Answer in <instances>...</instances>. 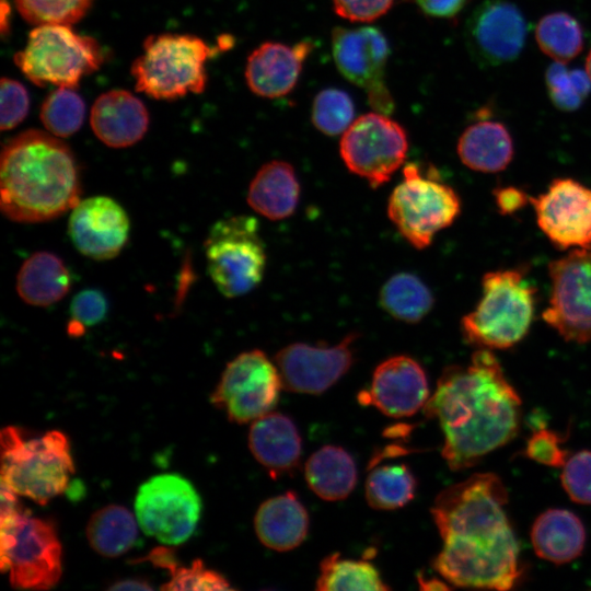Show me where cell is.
<instances>
[{"label":"cell","mask_w":591,"mask_h":591,"mask_svg":"<svg viewBox=\"0 0 591 591\" xmlns=\"http://www.w3.org/2000/svg\"><path fill=\"white\" fill-rule=\"evenodd\" d=\"M508 493L493 473H476L444 488L431 507L443 546L436 571L455 587L509 590L521 568L506 513Z\"/></svg>","instance_id":"obj_1"},{"label":"cell","mask_w":591,"mask_h":591,"mask_svg":"<svg viewBox=\"0 0 591 591\" xmlns=\"http://www.w3.org/2000/svg\"><path fill=\"white\" fill-rule=\"evenodd\" d=\"M424 409L441 427L447 464L461 471L517 436L521 398L495 355L478 348L468 364L444 369Z\"/></svg>","instance_id":"obj_2"},{"label":"cell","mask_w":591,"mask_h":591,"mask_svg":"<svg viewBox=\"0 0 591 591\" xmlns=\"http://www.w3.org/2000/svg\"><path fill=\"white\" fill-rule=\"evenodd\" d=\"M81 182L76 158L57 137L27 130L10 139L0 160V207L14 222L56 219L79 201Z\"/></svg>","instance_id":"obj_3"},{"label":"cell","mask_w":591,"mask_h":591,"mask_svg":"<svg viewBox=\"0 0 591 591\" xmlns=\"http://www.w3.org/2000/svg\"><path fill=\"white\" fill-rule=\"evenodd\" d=\"M1 484L0 567L13 588L48 590L62 572L61 544L53 522L33 517Z\"/></svg>","instance_id":"obj_4"},{"label":"cell","mask_w":591,"mask_h":591,"mask_svg":"<svg viewBox=\"0 0 591 591\" xmlns=\"http://www.w3.org/2000/svg\"><path fill=\"white\" fill-rule=\"evenodd\" d=\"M1 441V482L38 505L63 493L74 472L65 433L49 430L31 437L15 426L4 427Z\"/></svg>","instance_id":"obj_5"},{"label":"cell","mask_w":591,"mask_h":591,"mask_svg":"<svg viewBox=\"0 0 591 591\" xmlns=\"http://www.w3.org/2000/svg\"><path fill=\"white\" fill-rule=\"evenodd\" d=\"M482 288L478 304L461 321L463 337L478 348L508 349L530 329L536 289L519 269L488 271Z\"/></svg>","instance_id":"obj_6"},{"label":"cell","mask_w":591,"mask_h":591,"mask_svg":"<svg viewBox=\"0 0 591 591\" xmlns=\"http://www.w3.org/2000/svg\"><path fill=\"white\" fill-rule=\"evenodd\" d=\"M211 48L193 35L162 34L147 38L143 54L131 66L136 89L159 100L201 93L205 63Z\"/></svg>","instance_id":"obj_7"},{"label":"cell","mask_w":591,"mask_h":591,"mask_svg":"<svg viewBox=\"0 0 591 591\" xmlns=\"http://www.w3.org/2000/svg\"><path fill=\"white\" fill-rule=\"evenodd\" d=\"M204 247L207 271L224 297L246 294L262 281L267 255L256 218L220 219L210 228Z\"/></svg>","instance_id":"obj_8"},{"label":"cell","mask_w":591,"mask_h":591,"mask_svg":"<svg viewBox=\"0 0 591 591\" xmlns=\"http://www.w3.org/2000/svg\"><path fill=\"white\" fill-rule=\"evenodd\" d=\"M103 57L95 39L74 33L70 25L45 24L30 33L14 61L36 85L76 88L84 76L100 68Z\"/></svg>","instance_id":"obj_9"},{"label":"cell","mask_w":591,"mask_h":591,"mask_svg":"<svg viewBox=\"0 0 591 591\" xmlns=\"http://www.w3.org/2000/svg\"><path fill=\"white\" fill-rule=\"evenodd\" d=\"M403 176L390 195L387 216L410 245L424 250L459 217L461 200L451 186L424 175L416 163L406 164Z\"/></svg>","instance_id":"obj_10"},{"label":"cell","mask_w":591,"mask_h":591,"mask_svg":"<svg viewBox=\"0 0 591 591\" xmlns=\"http://www.w3.org/2000/svg\"><path fill=\"white\" fill-rule=\"evenodd\" d=\"M201 512L193 484L175 473L144 482L135 499V514L143 533L161 543L177 545L190 537Z\"/></svg>","instance_id":"obj_11"},{"label":"cell","mask_w":591,"mask_h":591,"mask_svg":"<svg viewBox=\"0 0 591 591\" xmlns=\"http://www.w3.org/2000/svg\"><path fill=\"white\" fill-rule=\"evenodd\" d=\"M282 387L276 363L262 350L253 349L227 364L210 402L229 420L246 424L270 413Z\"/></svg>","instance_id":"obj_12"},{"label":"cell","mask_w":591,"mask_h":591,"mask_svg":"<svg viewBox=\"0 0 591 591\" xmlns=\"http://www.w3.org/2000/svg\"><path fill=\"white\" fill-rule=\"evenodd\" d=\"M405 129L383 113H368L346 129L340 155L348 170L376 188L389 182L406 159Z\"/></svg>","instance_id":"obj_13"},{"label":"cell","mask_w":591,"mask_h":591,"mask_svg":"<svg viewBox=\"0 0 591 591\" xmlns=\"http://www.w3.org/2000/svg\"><path fill=\"white\" fill-rule=\"evenodd\" d=\"M551 298L543 320L565 340H591V246L572 248L548 264Z\"/></svg>","instance_id":"obj_14"},{"label":"cell","mask_w":591,"mask_h":591,"mask_svg":"<svg viewBox=\"0 0 591 591\" xmlns=\"http://www.w3.org/2000/svg\"><path fill=\"white\" fill-rule=\"evenodd\" d=\"M332 51L339 72L366 91L370 106L379 113H392L394 100L384 81L390 46L383 33L371 26L336 27Z\"/></svg>","instance_id":"obj_15"},{"label":"cell","mask_w":591,"mask_h":591,"mask_svg":"<svg viewBox=\"0 0 591 591\" xmlns=\"http://www.w3.org/2000/svg\"><path fill=\"white\" fill-rule=\"evenodd\" d=\"M537 225L558 248L591 246V189L572 178H555L530 197Z\"/></svg>","instance_id":"obj_16"},{"label":"cell","mask_w":591,"mask_h":591,"mask_svg":"<svg viewBox=\"0 0 591 591\" xmlns=\"http://www.w3.org/2000/svg\"><path fill=\"white\" fill-rule=\"evenodd\" d=\"M357 334L334 346L290 344L275 356L282 386L301 394H322L341 379L355 362Z\"/></svg>","instance_id":"obj_17"},{"label":"cell","mask_w":591,"mask_h":591,"mask_svg":"<svg viewBox=\"0 0 591 591\" xmlns=\"http://www.w3.org/2000/svg\"><path fill=\"white\" fill-rule=\"evenodd\" d=\"M526 33L522 12L506 0L480 3L466 24L468 48L485 66H500L517 59L524 47Z\"/></svg>","instance_id":"obj_18"},{"label":"cell","mask_w":591,"mask_h":591,"mask_svg":"<svg viewBox=\"0 0 591 591\" xmlns=\"http://www.w3.org/2000/svg\"><path fill=\"white\" fill-rule=\"evenodd\" d=\"M68 228L73 245L82 255L106 260L117 256L125 246L130 223L116 200L93 196L71 209Z\"/></svg>","instance_id":"obj_19"},{"label":"cell","mask_w":591,"mask_h":591,"mask_svg":"<svg viewBox=\"0 0 591 591\" xmlns=\"http://www.w3.org/2000/svg\"><path fill=\"white\" fill-rule=\"evenodd\" d=\"M429 397L425 370L415 359L401 355L375 368L369 389L359 393L358 401L389 417L402 418L425 407Z\"/></svg>","instance_id":"obj_20"},{"label":"cell","mask_w":591,"mask_h":591,"mask_svg":"<svg viewBox=\"0 0 591 591\" xmlns=\"http://www.w3.org/2000/svg\"><path fill=\"white\" fill-rule=\"evenodd\" d=\"M312 47L308 40L293 46L275 42L262 44L246 62L245 79L251 91L269 99L288 94L296 86Z\"/></svg>","instance_id":"obj_21"},{"label":"cell","mask_w":591,"mask_h":591,"mask_svg":"<svg viewBox=\"0 0 591 591\" xmlns=\"http://www.w3.org/2000/svg\"><path fill=\"white\" fill-rule=\"evenodd\" d=\"M248 447L273 478L290 474L300 465L301 436L293 420L281 413L270 412L252 421Z\"/></svg>","instance_id":"obj_22"},{"label":"cell","mask_w":591,"mask_h":591,"mask_svg":"<svg viewBox=\"0 0 591 591\" xmlns=\"http://www.w3.org/2000/svg\"><path fill=\"white\" fill-rule=\"evenodd\" d=\"M90 123L95 136L112 148H126L147 132L149 115L142 102L124 90L100 95L91 108Z\"/></svg>","instance_id":"obj_23"},{"label":"cell","mask_w":591,"mask_h":591,"mask_svg":"<svg viewBox=\"0 0 591 591\" xmlns=\"http://www.w3.org/2000/svg\"><path fill=\"white\" fill-rule=\"evenodd\" d=\"M309 513L296 493L289 490L265 500L254 518L255 532L263 545L278 551H291L305 540Z\"/></svg>","instance_id":"obj_24"},{"label":"cell","mask_w":591,"mask_h":591,"mask_svg":"<svg viewBox=\"0 0 591 591\" xmlns=\"http://www.w3.org/2000/svg\"><path fill=\"white\" fill-rule=\"evenodd\" d=\"M300 184L293 166L283 161L264 164L252 179L247 202L269 220L290 217L299 201Z\"/></svg>","instance_id":"obj_25"},{"label":"cell","mask_w":591,"mask_h":591,"mask_svg":"<svg viewBox=\"0 0 591 591\" xmlns=\"http://www.w3.org/2000/svg\"><path fill=\"white\" fill-rule=\"evenodd\" d=\"M531 542L540 558L563 565L576 559L582 553L586 529L573 512L566 509H549L534 521Z\"/></svg>","instance_id":"obj_26"},{"label":"cell","mask_w":591,"mask_h":591,"mask_svg":"<svg viewBox=\"0 0 591 591\" xmlns=\"http://www.w3.org/2000/svg\"><path fill=\"white\" fill-rule=\"evenodd\" d=\"M456 151L466 167L482 173H497L510 164L513 141L503 124L479 120L463 131Z\"/></svg>","instance_id":"obj_27"},{"label":"cell","mask_w":591,"mask_h":591,"mask_svg":"<svg viewBox=\"0 0 591 591\" xmlns=\"http://www.w3.org/2000/svg\"><path fill=\"white\" fill-rule=\"evenodd\" d=\"M71 287L63 260L50 252H36L21 266L16 291L27 304L48 306L61 300Z\"/></svg>","instance_id":"obj_28"},{"label":"cell","mask_w":591,"mask_h":591,"mask_svg":"<svg viewBox=\"0 0 591 591\" xmlns=\"http://www.w3.org/2000/svg\"><path fill=\"white\" fill-rule=\"evenodd\" d=\"M311 490L327 501L348 497L357 484L354 457L341 447L327 444L312 453L304 466Z\"/></svg>","instance_id":"obj_29"},{"label":"cell","mask_w":591,"mask_h":591,"mask_svg":"<svg viewBox=\"0 0 591 591\" xmlns=\"http://www.w3.org/2000/svg\"><path fill=\"white\" fill-rule=\"evenodd\" d=\"M137 518L127 508L108 505L95 511L88 521L86 537L91 547L104 557L127 553L137 541Z\"/></svg>","instance_id":"obj_30"},{"label":"cell","mask_w":591,"mask_h":591,"mask_svg":"<svg viewBox=\"0 0 591 591\" xmlns=\"http://www.w3.org/2000/svg\"><path fill=\"white\" fill-rule=\"evenodd\" d=\"M380 305L395 320L414 324L431 311L434 299L417 276L399 273L386 280L380 291Z\"/></svg>","instance_id":"obj_31"},{"label":"cell","mask_w":591,"mask_h":591,"mask_svg":"<svg viewBox=\"0 0 591 591\" xmlns=\"http://www.w3.org/2000/svg\"><path fill=\"white\" fill-rule=\"evenodd\" d=\"M417 479L406 463L370 464L364 495L376 510H395L409 503L416 494Z\"/></svg>","instance_id":"obj_32"},{"label":"cell","mask_w":591,"mask_h":591,"mask_svg":"<svg viewBox=\"0 0 591 591\" xmlns=\"http://www.w3.org/2000/svg\"><path fill=\"white\" fill-rule=\"evenodd\" d=\"M315 588L320 591L390 589L378 568L370 561L344 558L338 553H333L321 561Z\"/></svg>","instance_id":"obj_33"},{"label":"cell","mask_w":591,"mask_h":591,"mask_svg":"<svg viewBox=\"0 0 591 591\" xmlns=\"http://www.w3.org/2000/svg\"><path fill=\"white\" fill-rule=\"evenodd\" d=\"M541 50L558 62H568L583 48V33L579 22L568 13L544 15L535 28Z\"/></svg>","instance_id":"obj_34"},{"label":"cell","mask_w":591,"mask_h":591,"mask_svg":"<svg viewBox=\"0 0 591 591\" xmlns=\"http://www.w3.org/2000/svg\"><path fill=\"white\" fill-rule=\"evenodd\" d=\"M84 119V103L73 88L58 86L44 101L40 120L49 134L68 137L80 129Z\"/></svg>","instance_id":"obj_35"},{"label":"cell","mask_w":591,"mask_h":591,"mask_svg":"<svg viewBox=\"0 0 591 591\" xmlns=\"http://www.w3.org/2000/svg\"><path fill=\"white\" fill-rule=\"evenodd\" d=\"M545 82L552 103L560 111L578 109L591 92L587 71L567 68L565 62L552 63L546 70Z\"/></svg>","instance_id":"obj_36"},{"label":"cell","mask_w":591,"mask_h":591,"mask_svg":"<svg viewBox=\"0 0 591 591\" xmlns=\"http://www.w3.org/2000/svg\"><path fill=\"white\" fill-rule=\"evenodd\" d=\"M355 115L354 102L349 94L339 89H325L314 99L312 121L327 136L344 134L352 124Z\"/></svg>","instance_id":"obj_37"},{"label":"cell","mask_w":591,"mask_h":591,"mask_svg":"<svg viewBox=\"0 0 591 591\" xmlns=\"http://www.w3.org/2000/svg\"><path fill=\"white\" fill-rule=\"evenodd\" d=\"M21 15L35 25H71L81 20L93 0H14Z\"/></svg>","instance_id":"obj_38"},{"label":"cell","mask_w":591,"mask_h":591,"mask_svg":"<svg viewBox=\"0 0 591 591\" xmlns=\"http://www.w3.org/2000/svg\"><path fill=\"white\" fill-rule=\"evenodd\" d=\"M170 580L163 584L164 590H230V582L218 571L204 564L202 560H194L190 566H178L177 563L169 570Z\"/></svg>","instance_id":"obj_39"},{"label":"cell","mask_w":591,"mask_h":591,"mask_svg":"<svg viewBox=\"0 0 591 591\" xmlns=\"http://www.w3.org/2000/svg\"><path fill=\"white\" fill-rule=\"evenodd\" d=\"M560 480L572 501L591 505V451L583 450L568 457Z\"/></svg>","instance_id":"obj_40"},{"label":"cell","mask_w":591,"mask_h":591,"mask_svg":"<svg viewBox=\"0 0 591 591\" xmlns=\"http://www.w3.org/2000/svg\"><path fill=\"white\" fill-rule=\"evenodd\" d=\"M1 88V130H9L19 125L28 112V94L18 81L2 78Z\"/></svg>","instance_id":"obj_41"},{"label":"cell","mask_w":591,"mask_h":591,"mask_svg":"<svg viewBox=\"0 0 591 591\" xmlns=\"http://www.w3.org/2000/svg\"><path fill=\"white\" fill-rule=\"evenodd\" d=\"M561 443L556 432L541 428L530 437L525 449L526 455L540 464L563 467L568 457Z\"/></svg>","instance_id":"obj_42"},{"label":"cell","mask_w":591,"mask_h":591,"mask_svg":"<svg viewBox=\"0 0 591 591\" xmlns=\"http://www.w3.org/2000/svg\"><path fill=\"white\" fill-rule=\"evenodd\" d=\"M70 313L72 324H77L79 328L96 325L107 313L106 298L95 289L82 290L72 299Z\"/></svg>","instance_id":"obj_43"},{"label":"cell","mask_w":591,"mask_h":591,"mask_svg":"<svg viewBox=\"0 0 591 591\" xmlns=\"http://www.w3.org/2000/svg\"><path fill=\"white\" fill-rule=\"evenodd\" d=\"M394 0H333L335 12L349 21L370 22L385 14Z\"/></svg>","instance_id":"obj_44"},{"label":"cell","mask_w":591,"mask_h":591,"mask_svg":"<svg viewBox=\"0 0 591 591\" xmlns=\"http://www.w3.org/2000/svg\"><path fill=\"white\" fill-rule=\"evenodd\" d=\"M494 197L500 215H512L530 202V197L522 189L514 186L498 187Z\"/></svg>","instance_id":"obj_45"},{"label":"cell","mask_w":591,"mask_h":591,"mask_svg":"<svg viewBox=\"0 0 591 591\" xmlns=\"http://www.w3.org/2000/svg\"><path fill=\"white\" fill-rule=\"evenodd\" d=\"M421 11L434 18L455 16L464 7L465 0H416Z\"/></svg>","instance_id":"obj_46"},{"label":"cell","mask_w":591,"mask_h":591,"mask_svg":"<svg viewBox=\"0 0 591 591\" xmlns=\"http://www.w3.org/2000/svg\"><path fill=\"white\" fill-rule=\"evenodd\" d=\"M111 590H151L152 587L142 579H125L109 587Z\"/></svg>","instance_id":"obj_47"},{"label":"cell","mask_w":591,"mask_h":591,"mask_svg":"<svg viewBox=\"0 0 591 591\" xmlns=\"http://www.w3.org/2000/svg\"><path fill=\"white\" fill-rule=\"evenodd\" d=\"M418 582L421 589L424 590H433V589H445L447 584L440 582L437 579H425L422 576L418 577Z\"/></svg>","instance_id":"obj_48"},{"label":"cell","mask_w":591,"mask_h":591,"mask_svg":"<svg viewBox=\"0 0 591 591\" xmlns=\"http://www.w3.org/2000/svg\"><path fill=\"white\" fill-rule=\"evenodd\" d=\"M586 71H587L588 76L591 79V49H590V51L588 54V57L586 59Z\"/></svg>","instance_id":"obj_49"}]
</instances>
